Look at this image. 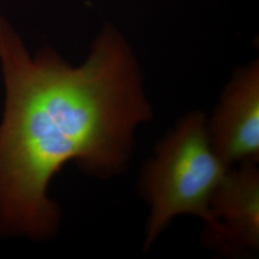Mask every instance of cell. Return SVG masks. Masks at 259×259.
Wrapping results in <instances>:
<instances>
[{"label": "cell", "instance_id": "4", "mask_svg": "<svg viewBox=\"0 0 259 259\" xmlns=\"http://www.w3.org/2000/svg\"><path fill=\"white\" fill-rule=\"evenodd\" d=\"M213 218L220 229L219 245L255 250L259 247V172L255 162L228 170L211 203Z\"/></svg>", "mask_w": 259, "mask_h": 259}, {"label": "cell", "instance_id": "2", "mask_svg": "<svg viewBox=\"0 0 259 259\" xmlns=\"http://www.w3.org/2000/svg\"><path fill=\"white\" fill-rule=\"evenodd\" d=\"M229 169L213 149L204 115L188 114L160 142L144 171L142 189L151 205L145 249L181 214L203 219L219 244L221 233L211 203Z\"/></svg>", "mask_w": 259, "mask_h": 259}, {"label": "cell", "instance_id": "1", "mask_svg": "<svg viewBox=\"0 0 259 259\" xmlns=\"http://www.w3.org/2000/svg\"><path fill=\"white\" fill-rule=\"evenodd\" d=\"M0 233L45 239L59 220L47 195L56 173L70 160L99 176L124 169L135 130L151 109L129 47L111 29L72 67L50 49L32 59L0 17Z\"/></svg>", "mask_w": 259, "mask_h": 259}, {"label": "cell", "instance_id": "3", "mask_svg": "<svg viewBox=\"0 0 259 259\" xmlns=\"http://www.w3.org/2000/svg\"><path fill=\"white\" fill-rule=\"evenodd\" d=\"M214 151L230 167L257 162L259 157L258 64L242 70L226 90L208 123Z\"/></svg>", "mask_w": 259, "mask_h": 259}]
</instances>
